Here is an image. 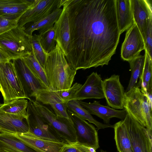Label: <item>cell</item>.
Masks as SVG:
<instances>
[{
    "mask_svg": "<svg viewBox=\"0 0 152 152\" xmlns=\"http://www.w3.org/2000/svg\"><path fill=\"white\" fill-rule=\"evenodd\" d=\"M115 0H66L70 42L65 58L74 69L107 65L121 34Z\"/></svg>",
    "mask_w": 152,
    "mask_h": 152,
    "instance_id": "obj_1",
    "label": "cell"
},
{
    "mask_svg": "<svg viewBox=\"0 0 152 152\" xmlns=\"http://www.w3.org/2000/svg\"><path fill=\"white\" fill-rule=\"evenodd\" d=\"M44 70L49 82V88L54 91L70 88L77 72L68 63L57 43L55 48L48 54Z\"/></svg>",
    "mask_w": 152,
    "mask_h": 152,
    "instance_id": "obj_2",
    "label": "cell"
},
{
    "mask_svg": "<svg viewBox=\"0 0 152 152\" xmlns=\"http://www.w3.org/2000/svg\"><path fill=\"white\" fill-rule=\"evenodd\" d=\"M152 99L134 87L125 92L124 107L126 111L142 126L152 130Z\"/></svg>",
    "mask_w": 152,
    "mask_h": 152,
    "instance_id": "obj_3",
    "label": "cell"
},
{
    "mask_svg": "<svg viewBox=\"0 0 152 152\" xmlns=\"http://www.w3.org/2000/svg\"><path fill=\"white\" fill-rule=\"evenodd\" d=\"M32 36L25 32L24 26L17 25L0 34V48L12 60L22 58L32 52Z\"/></svg>",
    "mask_w": 152,
    "mask_h": 152,
    "instance_id": "obj_4",
    "label": "cell"
},
{
    "mask_svg": "<svg viewBox=\"0 0 152 152\" xmlns=\"http://www.w3.org/2000/svg\"><path fill=\"white\" fill-rule=\"evenodd\" d=\"M0 91L4 103L12 100L25 98L26 96L13 62L0 63Z\"/></svg>",
    "mask_w": 152,
    "mask_h": 152,
    "instance_id": "obj_5",
    "label": "cell"
},
{
    "mask_svg": "<svg viewBox=\"0 0 152 152\" xmlns=\"http://www.w3.org/2000/svg\"><path fill=\"white\" fill-rule=\"evenodd\" d=\"M37 112L67 143L77 141L75 132L71 121L56 115L40 102L31 100Z\"/></svg>",
    "mask_w": 152,
    "mask_h": 152,
    "instance_id": "obj_6",
    "label": "cell"
},
{
    "mask_svg": "<svg viewBox=\"0 0 152 152\" xmlns=\"http://www.w3.org/2000/svg\"><path fill=\"white\" fill-rule=\"evenodd\" d=\"M133 152H152V130L142 126L126 112L123 119Z\"/></svg>",
    "mask_w": 152,
    "mask_h": 152,
    "instance_id": "obj_7",
    "label": "cell"
},
{
    "mask_svg": "<svg viewBox=\"0 0 152 152\" xmlns=\"http://www.w3.org/2000/svg\"><path fill=\"white\" fill-rule=\"evenodd\" d=\"M26 109L29 132L43 139L68 143L39 115L31 99L28 102Z\"/></svg>",
    "mask_w": 152,
    "mask_h": 152,
    "instance_id": "obj_8",
    "label": "cell"
},
{
    "mask_svg": "<svg viewBox=\"0 0 152 152\" xmlns=\"http://www.w3.org/2000/svg\"><path fill=\"white\" fill-rule=\"evenodd\" d=\"M67 112L71 120L77 142L95 150L99 147L97 131L95 127L86 120L77 116L68 110Z\"/></svg>",
    "mask_w": 152,
    "mask_h": 152,
    "instance_id": "obj_9",
    "label": "cell"
},
{
    "mask_svg": "<svg viewBox=\"0 0 152 152\" xmlns=\"http://www.w3.org/2000/svg\"><path fill=\"white\" fill-rule=\"evenodd\" d=\"M145 50V41L134 22L126 31L121 47V58L129 62L139 56L141 51Z\"/></svg>",
    "mask_w": 152,
    "mask_h": 152,
    "instance_id": "obj_10",
    "label": "cell"
},
{
    "mask_svg": "<svg viewBox=\"0 0 152 152\" xmlns=\"http://www.w3.org/2000/svg\"><path fill=\"white\" fill-rule=\"evenodd\" d=\"M61 0H36L34 5L20 17L17 25L24 26L29 23L37 22L46 17L57 8H61Z\"/></svg>",
    "mask_w": 152,
    "mask_h": 152,
    "instance_id": "obj_11",
    "label": "cell"
},
{
    "mask_svg": "<svg viewBox=\"0 0 152 152\" xmlns=\"http://www.w3.org/2000/svg\"><path fill=\"white\" fill-rule=\"evenodd\" d=\"M104 98L109 106L115 109L123 110L125 92L119 75L114 74L102 81Z\"/></svg>",
    "mask_w": 152,
    "mask_h": 152,
    "instance_id": "obj_12",
    "label": "cell"
},
{
    "mask_svg": "<svg viewBox=\"0 0 152 152\" xmlns=\"http://www.w3.org/2000/svg\"><path fill=\"white\" fill-rule=\"evenodd\" d=\"M12 62L23 91L29 100L38 90L48 88L32 73L22 58L13 60Z\"/></svg>",
    "mask_w": 152,
    "mask_h": 152,
    "instance_id": "obj_13",
    "label": "cell"
},
{
    "mask_svg": "<svg viewBox=\"0 0 152 152\" xmlns=\"http://www.w3.org/2000/svg\"><path fill=\"white\" fill-rule=\"evenodd\" d=\"M66 0H61V7L63 8L58 20L53 28L55 31V40L66 56L69 48L70 42L69 19Z\"/></svg>",
    "mask_w": 152,
    "mask_h": 152,
    "instance_id": "obj_14",
    "label": "cell"
},
{
    "mask_svg": "<svg viewBox=\"0 0 152 152\" xmlns=\"http://www.w3.org/2000/svg\"><path fill=\"white\" fill-rule=\"evenodd\" d=\"M31 97L43 104L50 105L56 115L71 121L67 112V103L64 102L56 91L43 89L38 90Z\"/></svg>",
    "mask_w": 152,
    "mask_h": 152,
    "instance_id": "obj_15",
    "label": "cell"
},
{
    "mask_svg": "<svg viewBox=\"0 0 152 152\" xmlns=\"http://www.w3.org/2000/svg\"><path fill=\"white\" fill-rule=\"evenodd\" d=\"M102 81L100 75L96 72H93L88 77L73 99L81 101L87 99L104 98Z\"/></svg>",
    "mask_w": 152,
    "mask_h": 152,
    "instance_id": "obj_16",
    "label": "cell"
},
{
    "mask_svg": "<svg viewBox=\"0 0 152 152\" xmlns=\"http://www.w3.org/2000/svg\"><path fill=\"white\" fill-rule=\"evenodd\" d=\"M36 0H0V16L18 20L35 4Z\"/></svg>",
    "mask_w": 152,
    "mask_h": 152,
    "instance_id": "obj_17",
    "label": "cell"
},
{
    "mask_svg": "<svg viewBox=\"0 0 152 152\" xmlns=\"http://www.w3.org/2000/svg\"><path fill=\"white\" fill-rule=\"evenodd\" d=\"M79 101L81 105L91 114L95 115L102 119L105 124H109L110 119L113 118L123 120L126 114V111L124 109L122 110H116L109 106L102 105L96 101H94L92 103Z\"/></svg>",
    "mask_w": 152,
    "mask_h": 152,
    "instance_id": "obj_18",
    "label": "cell"
},
{
    "mask_svg": "<svg viewBox=\"0 0 152 152\" xmlns=\"http://www.w3.org/2000/svg\"><path fill=\"white\" fill-rule=\"evenodd\" d=\"M133 17L145 42L148 20L152 16L151 1L131 0Z\"/></svg>",
    "mask_w": 152,
    "mask_h": 152,
    "instance_id": "obj_19",
    "label": "cell"
},
{
    "mask_svg": "<svg viewBox=\"0 0 152 152\" xmlns=\"http://www.w3.org/2000/svg\"><path fill=\"white\" fill-rule=\"evenodd\" d=\"M0 152H43L26 144L17 134L1 131Z\"/></svg>",
    "mask_w": 152,
    "mask_h": 152,
    "instance_id": "obj_20",
    "label": "cell"
},
{
    "mask_svg": "<svg viewBox=\"0 0 152 152\" xmlns=\"http://www.w3.org/2000/svg\"><path fill=\"white\" fill-rule=\"evenodd\" d=\"M24 143L43 152H59L62 146L66 143L45 140L28 132L17 134Z\"/></svg>",
    "mask_w": 152,
    "mask_h": 152,
    "instance_id": "obj_21",
    "label": "cell"
},
{
    "mask_svg": "<svg viewBox=\"0 0 152 152\" xmlns=\"http://www.w3.org/2000/svg\"><path fill=\"white\" fill-rule=\"evenodd\" d=\"M0 131L19 134L28 132L29 126L26 119L0 110Z\"/></svg>",
    "mask_w": 152,
    "mask_h": 152,
    "instance_id": "obj_22",
    "label": "cell"
},
{
    "mask_svg": "<svg viewBox=\"0 0 152 152\" xmlns=\"http://www.w3.org/2000/svg\"><path fill=\"white\" fill-rule=\"evenodd\" d=\"M118 22L120 34L134 23L131 0H115Z\"/></svg>",
    "mask_w": 152,
    "mask_h": 152,
    "instance_id": "obj_23",
    "label": "cell"
},
{
    "mask_svg": "<svg viewBox=\"0 0 152 152\" xmlns=\"http://www.w3.org/2000/svg\"><path fill=\"white\" fill-rule=\"evenodd\" d=\"M62 10L61 8H57L46 17L37 22L31 23L26 27L24 26L25 31L32 35L34 31L38 30L39 35H41L51 29L58 19Z\"/></svg>",
    "mask_w": 152,
    "mask_h": 152,
    "instance_id": "obj_24",
    "label": "cell"
},
{
    "mask_svg": "<svg viewBox=\"0 0 152 152\" xmlns=\"http://www.w3.org/2000/svg\"><path fill=\"white\" fill-rule=\"evenodd\" d=\"M113 128L118 151L133 152L127 130L123 120L115 124Z\"/></svg>",
    "mask_w": 152,
    "mask_h": 152,
    "instance_id": "obj_25",
    "label": "cell"
},
{
    "mask_svg": "<svg viewBox=\"0 0 152 152\" xmlns=\"http://www.w3.org/2000/svg\"><path fill=\"white\" fill-rule=\"evenodd\" d=\"M67 108L80 118L87 120L94 124L97 130L108 128H113V125L110 124H103L96 120L89 112L80 104L79 101L73 99L67 103Z\"/></svg>",
    "mask_w": 152,
    "mask_h": 152,
    "instance_id": "obj_26",
    "label": "cell"
},
{
    "mask_svg": "<svg viewBox=\"0 0 152 152\" xmlns=\"http://www.w3.org/2000/svg\"><path fill=\"white\" fill-rule=\"evenodd\" d=\"M28 100L25 98L15 99L2 104L0 110L7 113L28 119Z\"/></svg>",
    "mask_w": 152,
    "mask_h": 152,
    "instance_id": "obj_27",
    "label": "cell"
},
{
    "mask_svg": "<svg viewBox=\"0 0 152 152\" xmlns=\"http://www.w3.org/2000/svg\"><path fill=\"white\" fill-rule=\"evenodd\" d=\"M144 66L139 82L140 88L143 94L148 95L152 92V59L145 50Z\"/></svg>",
    "mask_w": 152,
    "mask_h": 152,
    "instance_id": "obj_28",
    "label": "cell"
},
{
    "mask_svg": "<svg viewBox=\"0 0 152 152\" xmlns=\"http://www.w3.org/2000/svg\"><path fill=\"white\" fill-rule=\"evenodd\" d=\"M145 56L139 55L133 60L129 62L131 71V76L126 90L127 92L132 88L138 86L139 82L143 69Z\"/></svg>",
    "mask_w": 152,
    "mask_h": 152,
    "instance_id": "obj_29",
    "label": "cell"
},
{
    "mask_svg": "<svg viewBox=\"0 0 152 152\" xmlns=\"http://www.w3.org/2000/svg\"><path fill=\"white\" fill-rule=\"evenodd\" d=\"M32 73L48 88L49 85L44 69L38 63L32 51L30 54L22 58Z\"/></svg>",
    "mask_w": 152,
    "mask_h": 152,
    "instance_id": "obj_30",
    "label": "cell"
},
{
    "mask_svg": "<svg viewBox=\"0 0 152 152\" xmlns=\"http://www.w3.org/2000/svg\"><path fill=\"white\" fill-rule=\"evenodd\" d=\"M32 52L35 58L44 69L47 61L48 54L42 48L40 42L39 35H32L31 40Z\"/></svg>",
    "mask_w": 152,
    "mask_h": 152,
    "instance_id": "obj_31",
    "label": "cell"
},
{
    "mask_svg": "<svg viewBox=\"0 0 152 152\" xmlns=\"http://www.w3.org/2000/svg\"><path fill=\"white\" fill-rule=\"evenodd\" d=\"M39 35L41 45L45 52L48 54L55 48L56 45L55 31L53 27L42 34Z\"/></svg>",
    "mask_w": 152,
    "mask_h": 152,
    "instance_id": "obj_32",
    "label": "cell"
},
{
    "mask_svg": "<svg viewBox=\"0 0 152 152\" xmlns=\"http://www.w3.org/2000/svg\"><path fill=\"white\" fill-rule=\"evenodd\" d=\"M93 148L83 145L77 141L65 143L61 147L59 152H96Z\"/></svg>",
    "mask_w": 152,
    "mask_h": 152,
    "instance_id": "obj_33",
    "label": "cell"
},
{
    "mask_svg": "<svg viewBox=\"0 0 152 152\" xmlns=\"http://www.w3.org/2000/svg\"><path fill=\"white\" fill-rule=\"evenodd\" d=\"M82 85L76 83L69 88L56 91L64 102L67 103L74 99L77 91Z\"/></svg>",
    "mask_w": 152,
    "mask_h": 152,
    "instance_id": "obj_34",
    "label": "cell"
},
{
    "mask_svg": "<svg viewBox=\"0 0 152 152\" xmlns=\"http://www.w3.org/2000/svg\"><path fill=\"white\" fill-rule=\"evenodd\" d=\"M152 16L149 18L146 28L145 44V50L150 58L152 59Z\"/></svg>",
    "mask_w": 152,
    "mask_h": 152,
    "instance_id": "obj_35",
    "label": "cell"
},
{
    "mask_svg": "<svg viewBox=\"0 0 152 152\" xmlns=\"http://www.w3.org/2000/svg\"><path fill=\"white\" fill-rule=\"evenodd\" d=\"M18 21V20L9 19L0 16V34L16 26Z\"/></svg>",
    "mask_w": 152,
    "mask_h": 152,
    "instance_id": "obj_36",
    "label": "cell"
},
{
    "mask_svg": "<svg viewBox=\"0 0 152 152\" xmlns=\"http://www.w3.org/2000/svg\"><path fill=\"white\" fill-rule=\"evenodd\" d=\"M12 60L10 56L0 48V63L9 62Z\"/></svg>",
    "mask_w": 152,
    "mask_h": 152,
    "instance_id": "obj_37",
    "label": "cell"
},
{
    "mask_svg": "<svg viewBox=\"0 0 152 152\" xmlns=\"http://www.w3.org/2000/svg\"><path fill=\"white\" fill-rule=\"evenodd\" d=\"M100 152H107V151H104L102 150H100Z\"/></svg>",
    "mask_w": 152,
    "mask_h": 152,
    "instance_id": "obj_38",
    "label": "cell"
},
{
    "mask_svg": "<svg viewBox=\"0 0 152 152\" xmlns=\"http://www.w3.org/2000/svg\"><path fill=\"white\" fill-rule=\"evenodd\" d=\"M2 104H1L0 103V107H1V106L2 105Z\"/></svg>",
    "mask_w": 152,
    "mask_h": 152,
    "instance_id": "obj_39",
    "label": "cell"
},
{
    "mask_svg": "<svg viewBox=\"0 0 152 152\" xmlns=\"http://www.w3.org/2000/svg\"><path fill=\"white\" fill-rule=\"evenodd\" d=\"M1 90V87H0V91Z\"/></svg>",
    "mask_w": 152,
    "mask_h": 152,
    "instance_id": "obj_40",
    "label": "cell"
},
{
    "mask_svg": "<svg viewBox=\"0 0 152 152\" xmlns=\"http://www.w3.org/2000/svg\"><path fill=\"white\" fill-rule=\"evenodd\" d=\"M96 152H97L96 151Z\"/></svg>",
    "mask_w": 152,
    "mask_h": 152,
    "instance_id": "obj_41",
    "label": "cell"
}]
</instances>
